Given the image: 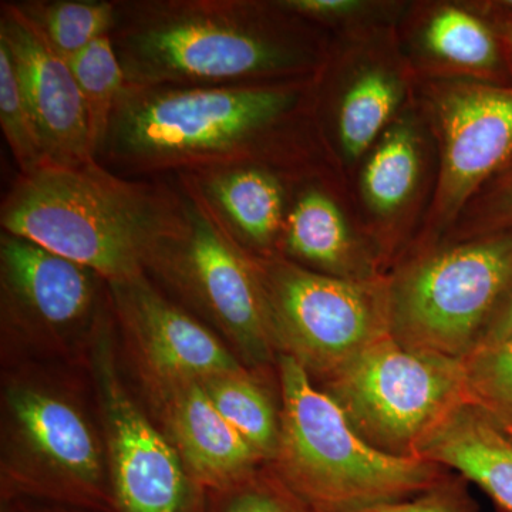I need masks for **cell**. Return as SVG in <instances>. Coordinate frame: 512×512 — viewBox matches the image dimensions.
<instances>
[{"instance_id": "obj_13", "label": "cell", "mask_w": 512, "mask_h": 512, "mask_svg": "<svg viewBox=\"0 0 512 512\" xmlns=\"http://www.w3.org/2000/svg\"><path fill=\"white\" fill-rule=\"evenodd\" d=\"M107 394L114 476L123 512H180L185 477L173 447L117 387H110Z\"/></svg>"}, {"instance_id": "obj_16", "label": "cell", "mask_w": 512, "mask_h": 512, "mask_svg": "<svg viewBox=\"0 0 512 512\" xmlns=\"http://www.w3.org/2000/svg\"><path fill=\"white\" fill-rule=\"evenodd\" d=\"M417 457L477 484L498 510L512 512V436L464 402L421 444Z\"/></svg>"}, {"instance_id": "obj_14", "label": "cell", "mask_w": 512, "mask_h": 512, "mask_svg": "<svg viewBox=\"0 0 512 512\" xmlns=\"http://www.w3.org/2000/svg\"><path fill=\"white\" fill-rule=\"evenodd\" d=\"M190 178L218 221L249 255H279L293 177L264 165H238Z\"/></svg>"}, {"instance_id": "obj_31", "label": "cell", "mask_w": 512, "mask_h": 512, "mask_svg": "<svg viewBox=\"0 0 512 512\" xmlns=\"http://www.w3.org/2000/svg\"><path fill=\"white\" fill-rule=\"evenodd\" d=\"M512 224V185L507 191L498 198L497 205L494 207L491 220L481 228V231H493L501 227H507Z\"/></svg>"}, {"instance_id": "obj_11", "label": "cell", "mask_w": 512, "mask_h": 512, "mask_svg": "<svg viewBox=\"0 0 512 512\" xmlns=\"http://www.w3.org/2000/svg\"><path fill=\"white\" fill-rule=\"evenodd\" d=\"M109 286L121 320L163 379L183 386L244 370L210 330L165 299L146 275Z\"/></svg>"}, {"instance_id": "obj_25", "label": "cell", "mask_w": 512, "mask_h": 512, "mask_svg": "<svg viewBox=\"0 0 512 512\" xmlns=\"http://www.w3.org/2000/svg\"><path fill=\"white\" fill-rule=\"evenodd\" d=\"M0 126L20 175L36 173L49 164L18 69L8 46L0 42Z\"/></svg>"}, {"instance_id": "obj_23", "label": "cell", "mask_w": 512, "mask_h": 512, "mask_svg": "<svg viewBox=\"0 0 512 512\" xmlns=\"http://www.w3.org/2000/svg\"><path fill=\"white\" fill-rule=\"evenodd\" d=\"M421 46L434 62L460 72L484 73L498 63L491 30L457 6H443L430 16L421 32Z\"/></svg>"}, {"instance_id": "obj_9", "label": "cell", "mask_w": 512, "mask_h": 512, "mask_svg": "<svg viewBox=\"0 0 512 512\" xmlns=\"http://www.w3.org/2000/svg\"><path fill=\"white\" fill-rule=\"evenodd\" d=\"M433 107L441 131V168L431 222L443 231L481 184L512 158V89L440 83Z\"/></svg>"}, {"instance_id": "obj_10", "label": "cell", "mask_w": 512, "mask_h": 512, "mask_svg": "<svg viewBox=\"0 0 512 512\" xmlns=\"http://www.w3.org/2000/svg\"><path fill=\"white\" fill-rule=\"evenodd\" d=\"M0 42L16 64L49 164L96 161L89 113L69 60L49 45L18 2L0 5Z\"/></svg>"}, {"instance_id": "obj_5", "label": "cell", "mask_w": 512, "mask_h": 512, "mask_svg": "<svg viewBox=\"0 0 512 512\" xmlns=\"http://www.w3.org/2000/svg\"><path fill=\"white\" fill-rule=\"evenodd\" d=\"M512 279V235H481L431 245L389 274L390 338L423 352L464 360Z\"/></svg>"}, {"instance_id": "obj_27", "label": "cell", "mask_w": 512, "mask_h": 512, "mask_svg": "<svg viewBox=\"0 0 512 512\" xmlns=\"http://www.w3.org/2000/svg\"><path fill=\"white\" fill-rule=\"evenodd\" d=\"M466 478L451 474L436 487L416 497L376 505L362 512H478L480 507L471 495Z\"/></svg>"}, {"instance_id": "obj_19", "label": "cell", "mask_w": 512, "mask_h": 512, "mask_svg": "<svg viewBox=\"0 0 512 512\" xmlns=\"http://www.w3.org/2000/svg\"><path fill=\"white\" fill-rule=\"evenodd\" d=\"M423 168L421 138L413 121L402 119L387 128L367 158L362 194L369 210L390 218L416 194Z\"/></svg>"}, {"instance_id": "obj_12", "label": "cell", "mask_w": 512, "mask_h": 512, "mask_svg": "<svg viewBox=\"0 0 512 512\" xmlns=\"http://www.w3.org/2000/svg\"><path fill=\"white\" fill-rule=\"evenodd\" d=\"M3 301L23 320L49 329L82 322L92 313L99 275L29 239L2 231ZM104 281V279H103Z\"/></svg>"}, {"instance_id": "obj_2", "label": "cell", "mask_w": 512, "mask_h": 512, "mask_svg": "<svg viewBox=\"0 0 512 512\" xmlns=\"http://www.w3.org/2000/svg\"><path fill=\"white\" fill-rule=\"evenodd\" d=\"M114 47L127 86H238L318 77L323 43L281 2H119Z\"/></svg>"}, {"instance_id": "obj_3", "label": "cell", "mask_w": 512, "mask_h": 512, "mask_svg": "<svg viewBox=\"0 0 512 512\" xmlns=\"http://www.w3.org/2000/svg\"><path fill=\"white\" fill-rule=\"evenodd\" d=\"M2 231L96 272L107 284L146 275L184 225L174 180H130L92 161L18 175L0 207Z\"/></svg>"}, {"instance_id": "obj_18", "label": "cell", "mask_w": 512, "mask_h": 512, "mask_svg": "<svg viewBox=\"0 0 512 512\" xmlns=\"http://www.w3.org/2000/svg\"><path fill=\"white\" fill-rule=\"evenodd\" d=\"M16 419L37 451L55 466L92 480L99 473V450L80 414L62 400L36 392L16 394Z\"/></svg>"}, {"instance_id": "obj_17", "label": "cell", "mask_w": 512, "mask_h": 512, "mask_svg": "<svg viewBox=\"0 0 512 512\" xmlns=\"http://www.w3.org/2000/svg\"><path fill=\"white\" fill-rule=\"evenodd\" d=\"M173 427L185 460L202 480H244L262 461L218 412L201 383L181 386L173 407Z\"/></svg>"}, {"instance_id": "obj_8", "label": "cell", "mask_w": 512, "mask_h": 512, "mask_svg": "<svg viewBox=\"0 0 512 512\" xmlns=\"http://www.w3.org/2000/svg\"><path fill=\"white\" fill-rule=\"evenodd\" d=\"M180 187L184 225L150 268L201 306L254 366L278 362L274 333L254 258L229 235L190 178Z\"/></svg>"}, {"instance_id": "obj_4", "label": "cell", "mask_w": 512, "mask_h": 512, "mask_svg": "<svg viewBox=\"0 0 512 512\" xmlns=\"http://www.w3.org/2000/svg\"><path fill=\"white\" fill-rule=\"evenodd\" d=\"M281 436L275 473L319 512H362L416 497L450 477L424 458L393 457L367 444L291 356L279 355Z\"/></svg>"}, {"instance_id": "obj_30", "label": "cell", "mask_w": 512, "mask_h": 512, "mask_svg": "<svg viewBox=\"0 0 512 512\" xmlns=\"http://www.w3.org/2000/svg\"><path fill=\"white\" fill-rule=\"evenodd\" d=\"M512 336V279L501 296L500 302L495 306L493 315L488 319L487 325L478 340L477 349L494 345ZM476 349V350H477Z\"/></svg>"}, {"instance_id": "obj_24", "label": "cell", "mask_w": 512, "mask_h": 512, "mask_svg": "<svg viewBox=\"0 0 512 512\" xmlns=\"http://www.w3.org/2000/svg\"><path fill=\"white\" fill-rule=\"evenodd\" d=\"M69 63L89 113L97 156L111 114L126 90V74L111 35L100 37Z\"/></svg>"}, {"instance_id": "obj_20", "label": "cell", "mask_w": 512, "mask_h": 512, "mask_svg": "<svg viewBox=\"0 0 512 512\" xmlns=\"http://www.w3.org/2000/svg\"><path fill=\"white\" fill-rule=\"evenodd\" d=\"M403 84L396 73L367 67L353 77L338 104V137L343 154L356 160L380 140L403 100Z\"/></svg>"}, {"instance_id": "obj_32", "label": "cell", "mask_w": 512, "mask_h": 512, "mask_svg": "<svg viewBox=\"0 0 512 512\" xmlns=\"http://www.w3.org/2000/svg\"><path fill=\"white\" fill-rule=\"evenodd\" d=\"M504 5H507L508 8L512 9V2H505Z\"/></svg>"}, {"instance_id": "obj_22", "label": "cell", "mask_w": 512, "mask_h": 512, "mask_svg": "<svg viewBox=\"0 0 512 512\" xmlns=\"http://www.w3.org/2000/svg\"><path fill=\"white\" fill-rule=\"evenodd\" d=\"M23 12L46 37L49 45L70 60L86 47L111 35L119 2L111 0H26Z\"/></svg>"}, {"instance_id": "obj_7", "label": "cell", "mask_w": 512, "mask_h": 512, "mask_svg": "<svg viewBox=\"0 0 512 512\" xmlns=\"http://www.w3.org/2000/svg\"><path fill=\"white\" fill-rule=\"evenodd\" d=\"M279 355L322 382L389 335L386 276L352 281L282 255L252 256Z\"/></svg>"}, {"instance_id": "obj_26", "label": "cell", "mask_w": 512, "mask_h": 512, "mask_svg": "<svg viewBox=\"0 0 512 512\" xmlns=\"http://www.w3.org/2000/svg\"><path fill=\"white\" fill-rule=\"evenodd\" d=\"M467 402L512 436V336L463 360Z\"/></svg>"}, {"instance_id": "obj_21", "label": "cell", "mask_w": 512, "mask_h": 512, "mask_svg": "<svg viewBox=\"0 0 512 512\" xmlns=\"http://www.w3.org/2000/svg\"><path fill=\"white\" fill-rule=\"evenodd\" d=\"M225 420L244 437L262 460L274 461L281 436V410L244 370L201 382Z\"/></svg>"}, {"instance_id": "obj_29", "label": "cell", "mask_w": 512, "mask_h": 512, "mask_svg": "<svg viewBox=\"0 0 512 512\" xmlns=\"http://www.w3.org/2000/svg\"><path fill=\"white\" fill-rule=\"evenodd\" d=\"M289 12L309 22H340L362 15L369 3L357 0H282Z\"/></svg>"}, {"instance_id": "obj_6", "label": "cell", "mask_w": 512, "mask_h": 512, "mask_svg": "<svg viewBox=\"0 0 512 512\" xmlns=\"http://www.w3.org/2000/svg\"><path fill=\"white\" fill-rule=\"evenodd\" d=\"M318 387L370 446L417 457L423 441L467 402L463 360L407 348L387 336Z\"/></svg>"}, {"instance_id": "obj_1", "label": "cell", "mask_w": 512, "mask_h": 512, "mask_svg": "<svg viewBox=\"0 0 512 512\" xmlns=\"http://www.w3.org/2000/svg\"><path fill=\"white\" fill-rule=\"evenodd\" d=\"M316 79L238 86H127L96 161L130 180H170L238 165L305 177Z\"/></svg>"}, {"instance_id": "obj_15", "label": "cell", "mask_w": 512, "mask_h": 512, "mask_svg": "<svg viewBox=\"0 0 512 512\" xmlns=\"http://www.w3.org/2000/svg\"><path fill=\"white\" fill-rule=\"evenodd\" d=\"M279 255L336 278L373 281L386 276L375 249L356 238L338 202L315 185L293 198Z\"/></svg>"}, {"instance_id": "obj_28", "label": "cell", "mask_w": 512, "mask_h": 512, "mask_svg": "<svg viewBox=\"0 0 512 512\" xmlns=\"http://www.w3.org/2000/svg\"><path fill=\"white\" fill-rule=\"evenodd\" d=\"M274 488L242 495L229 512H319L293 493L284 481L281 480L279 490Z\"/></svg>"}]
</instances>
